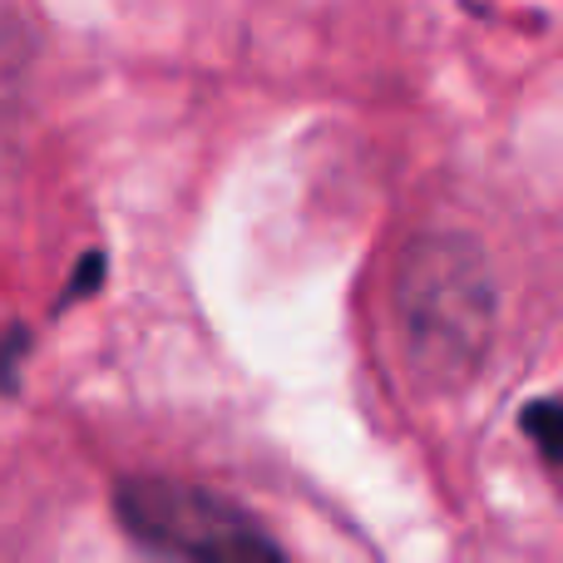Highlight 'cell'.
<instances>
[{"instance_id":"2","label":"cell","mask_w":563,"mask_h":563,"mask_svg":"<svg viewBox=\"0 0 563 563\" xmlns=\"http://www.w3.org/2000/svg\"><path fill=\"white\" fill-rule=\"evenodd\" d=\"M114 515L134 544L174 563H291L257 515L174 475L124 479L114 489Z\"/></svg>"},{"instance_id":"1","label":"cell","mask_w":563,"mask_h":563,"mask_svg":"<svg viewBox=\"0 0 563 563\" xmlns=\"http://www.w3.org/2000/svg\"><path fill=\"white\" fill-rule=\"evenodd\" d=\"M396 321L400 356L420 386H470L499 331V287L485 247L450 228L410 238L396 263Z\"/></svg>"},{"instance_id":"3","label":"cell","mask_w":563,"mask_h":563,"mask_svg":"<svg viewBox=\"0 0 563 563\" xmlns=\"http://www.w3.org/2000/svg\"><path fill=\"white\" fill-rule=\"evenodd\" d=\"M525 430L539 440V460H544V465H559V406L554 400L525 406Z\"/></svg>"}]
</instances>
